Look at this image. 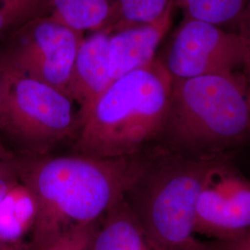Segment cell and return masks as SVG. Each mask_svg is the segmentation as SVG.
<instances>
[{"label":"cell","instance_id":"5bb4252c","mask_svg":"<svg viewBox=\"0 0 250 250\" xmlns=\"http://www.w3.org/2000/svg\"><path fill=\"white\" fill-rule=\"evenodd\" d=\"M250 0H174V7L186 18L195 19L217 26H235Z\"/></svg>","mask_w":250,"mask_h":250},{"label":"cell","instance_id":"3957f363","mask_svg":"<svg viewBox=\"0 0 250 250\" xmlns=\"http://www.w3.org/2000/svg\"><path fill=\"white\" fill-rule=\"evenodd\" d=\"M172 78L158 57L114 81L79 114L78 154L133 157L156 143L169 106Z\"/></svg>","mask_w":250,"mask_h":250},{"label":"cell","instance_id":"277c9868","mask_svg":"<svg viewBox=\"0 0 250 250\" xmlns=\"http://www.w3.org/2000/svg\"><path fill=\"white\" fill-rule=\"evenodd\" d=\"M214 159H197L153 144L126 200L152 250H208L195 232L197 200Z\"/></svg>","mask_w":250,"mask_h":250},{"label":"cell","instance_id":"e0dca14e","mask_svg":"<svg viewBox=\"0 0 250 250\" xmlns=\"http://www.w3.org/2000/svg\"><path fill=\"white\" fill-rule=\"evenodd\" d=\"M99 222L72 226L40 250H89Z\"/></svg>","mask_w":250,"mask_h":250},{"label":"cell","instance_id":"6da1fadb","mask_svg":"<svg viewBox=\"0 0 250 250\" xmlns=\"http://www.w3.org/2000/svg\"><path fill=\"white\" fill-rule=\"evenodd\" d=\"M15 155L20 182L37 206L30 242L34 250H42L72 226L99 222L125 198L141 166V153L116 159Z\"/></svg>","mask_w":250,"mask_h":250},{"label":"cell","instance_id":"9c48e42d","mask_svg":"<svg viewBox=\"0 0 250 250\" xmlns=\"http://www.w3.org/2000/svg\"><path fill=\"white\" fill-rule=\"evenodd\" d=\"M174 8L154 22L123 27L109 33L107 62L111 80L144 68L157 58L171 26Z\"/></svg>","mask_w":250,"mask_h":250},{"label":"cell","instance_id":"7402d4cb","mask_svg":"<svg viewBox=\"0 0 250 250\" xmlns=\"http://www.w3.org/2000/svg\"><path fill=\"white\" fill-rule=\"evenodd\" d=\"M1 101H2V85H1V73H0V108H1Z\"/></svg>","mask_w":250,"mask_h":250},{"label":"cell","instance_id":"d6986e66","mask_svg":"<svg viewBox=\"0 0 250 250\" xmlns=\"http://www.w3.org/2000/svg\"><path fill=\"white\" fill-rule=\"evenodd\" d=\"M236 33L241 38L244 52L242 72L247 80L250 91V0L239 20Z\"/></svg>","mask_w":250,"mask_h":250},{"label":"cell","instance_id":"44dd1931","mask_svg":"<svg viewBox=\"0 0 250 250\" xmlns=\"http://www.w3.org/2000/svg\"><path fill=\"white\" fill-rule=\"evenodd\" d=\"M1 250H34L32 245L24 241L17 242L14 244H0Z\"/></svg>","mask_w":250,"mask_h":250},{"label":"cell","instance_id":"7a4b0ae2","mask_svg":"<svg viewBox=\"0 0 250 250\" xmlns=\"http://www.w3.org/2000/svg\"><path fill=\"white\" fill-rule=\"evenodd\" d=\"M250 139V91L242 72L172 80L158 141L197 159L230 155Z\"/></svg>","mask_w":250,"mask_h":250},{"label":"cell","instance_id":"8992f818","mask_svg":"<svg viewBox=\"0 0 250 250\" xmlns=\"http://www.w3.org/2000/svg\"><path fill=\"white\" fill-rule=\"evenodd\" d=\"M83 33L39 14L11 30L0 67L43 82L68 95Z\"/></svg>","mask_w":250,"mask_h":250},{"label":"cell","instance_id":"2e32d148","mask_svg":"<svg viewBox=\"0 0 250 250\" xmlns=\"http://www.w3.org/2000/svg\"><path fill=\"white\" fill-rule=\"evenodd\" d=\"M43 12L44 4L40 0H15L0 4V36Z\"/></svg>","mask_w":250,"mask_h":250},{"label":"cell","instance_id":"ffe728a7","mask_svg":"<svg viewBox=\"0 0 250 250\" xmlns=\"http://www.w3.org/2000/svg\"><path fill=\"white\" fill-rule=\"evenodd\" d=\"M206 241L208 250H250V232L229 241Z\"/></svg>","mask_w":250,"mask_h":250},{"label":"cell","instance_id":"9a60e30c","mask_svg":"<svg viewBox=\"0 0 250 250\" xmlns=\"http://www.w3.org/2000/svg\"><path fill=\"white\" fill-rule=\"evenodd\" d=\"M174 7V0H116L109 33L123 27L154 22Z\"/></svg>","mask_w":250,"mask_h":250},{"label":"cell","instance_id":"7c38bea8","mask_svg":"<svg viewBox=\"0 0 250 250\" xmlns=\"http://www.w3.org/2000/svg\"><path fill=\"white\" fill-rule=\"evenodd\" d=\"M116 0H46L45 10L51 18L74 31H107Z\"/></svg>","mask_w":250,"mask_h":250},{"label":"cell","instance_id":"30bf717a","mask_svg":"<svg viewBox=\"0 0 250 250\" xmlns=\"http://www.w3.org/2000/svg\"><path fill=\"white\" fill-rule=\"evenodd\" d=\"M109 32L102 30L83 38L72 69L68 95L76 101L78 116L113 83L109 76L107 42Z\"/></svg>","mask_w":250,"mask_h":250},{"label":"cell","instance_id":"603a6c76","mask_svg":"<svg viewBox=\"0 0 250 250\" xmlns=\"http://www.w3.org/2000/svg\"><path fill=\"white\" fill-rule=\"evenodd\" d=\"M12 1H15V0H0V4H7V3H10Z\"/></svg>","mask_w":250,"mask_h":250},{"label":"cell","instance_id":"ac0fdd59","mask_svg":"<svg viewBox=\"0 0 250 250\" xmlns=\"http://www.w3.org/2000/svg\"><path fill=\"white\" fill-rule=\"evenodd\" d=\"M19 183L16 155L6 147L0 135V201Z\"/></svg>","mask_w":250,"mask_h":250},{"label":"cell","instance_id":"cb8c5ba5","mask_svg":"<svg viewBox=\"0 0 250 250\" xmlns=\"http://www.w3.org/2000/svg\"><path fill=\"white\" fill-rule=\"evenodd\" d=\"M0 250H1V249H0Z\"/></svg>","mask_w":250,"mask_h":250},{"label":"cell","instance_id":"ba28073f","mask_svg":"<svg viewBox=\"0 0 250 250\" xmlns=\"http://www.w3.org/2000/svg\"><path fill=\"white\" fill-rule=\"evenodd\" d=\"M195 232L213 241H229L250 232V180L231 154L216 158L207 171L197 200Z\"/></svg>","mask_w":250,"mask_h":250},{"label":"cell","instance_id":"5b68a950","mask_svg":"<svg viewBox=\"0 0 250 250\" xmlns=\"http://www.w3.org/2000/svg\"><path fill=\"white\" fill-rule=\"evenodd\" d=\"M0 135L22 148L16 154H39L77 127L79 118L69 95L11 70L0 67Z\"/></svg>","mask_w":250,"mask_h":250},{"label":"cell","instance_id":"8fae6325","mask_svg":"<svg viewBox=\"0 0 250 250\" xmlns=\"http://www.w3.org/2000/svg\"><path fill=\"white\" fill-rule=\"evenodd\" d=\"M89 250H152L126 198L102 217Z\"/></svg>","mask_w":250,"mask_h":250},{"label":"cell","instance_id":"52a82bcc","mask_svg":"<svg viewBox=\"0 0 250 250\" xmlns=\"http://www.w3.org/2000/svg\"><path fill=\"white\" fill-rule=\"evenodd\" d=\"M157 57L172 80L239 72L244 62L236 32L186 17Z\"/></svg>","mask_w":250,"mask_h":250},{"label":"cell","instance_id":"4fadbf2b","mask_svg":"<svg viewBox=\"0 0 250 250\" xmlns=\"http://www.w3.org/2000/svg\"><path fill=\"white\" fill-rule=\"evenodd\" d=\"M36 213V198L20 182L0 201V244L23 241L33 229Z\"/></svg>","mask_w":250,"mask_h":250}]
</instances>
